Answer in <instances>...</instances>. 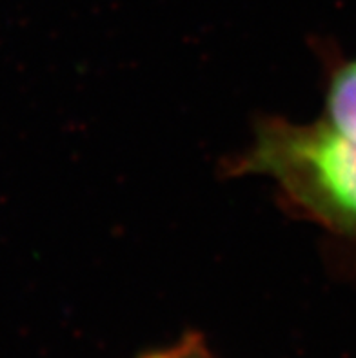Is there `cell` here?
Masks as SVG:
<instances>
[{
  "mask_svg": "<svg viewBox=\"0 0 356 358\" xmlns=\"http://www.w3.org/2000/svg\"><path fill=\"white\" fill-rule=\"evenodd\" d=\"M245 166L275 178L298 206L346 235L356 236V141L324 122L267 124Z\"/></svg>",
  "mask_w": 356,
  "mask_h": 358,
  "instance_id": "6da1fadb",
  "label": "cell"
},
{
  "mask_svg": "<svg viewBox=\"0 0 356 358\" xmlns=\"http://www.w3.org/2000/svg\"><path fill=\"white\" fill-rule=\"evenodd\" d=\"M322 122L333 131L356 141V60L334 75Z\"/></svg>",
  "mask_w": 356,
  "mask_h": 358,
  "instance_id": "7a4b0ae2",
  "label": "cell"
},
{
  "mask_svg": "<svg viewBox=\"0 0 356 358\" xmlns=\"http://www.w3.org/2000/svg\"><path fill=\"white\" fill-rule=\"evenodd\" d=\"M142 358H215L199 335H187L175 345L144 355Z\"/></svg>",
  "mask_w": 356,
  "mask_h": 358,
  "instance_id": "3957f363",
  "label": "cell"
}]
</instances>
